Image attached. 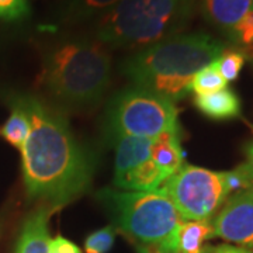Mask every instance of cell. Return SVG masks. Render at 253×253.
Instances as JSON below:
<instances>
[{"label": "cell", "mask_w": 253, "mask_h": 253, "mask_svg": "<svg viewBox=\"0 0 253 253\" xmlns=\"http://www.w3.org/2000/svg\"><path fill=\"white\" fill-rule=\"evenodd\" d=\"M246 159H248V161H246L245 165L253 172V141L248 145V148H246Z\"/></svg>", "instance_id": "24"}, {"label": "cell", "mask_w": 253, "mask_h": 253, "mask_svg": "<svg viewBox=\"0 0 253 253\" xmlns=\"http://www.w3.org/2000/svg\"><path fill=\"white\" fill-rule=\"evenodd\" d=\"M30 118L21 149L23 179L28 197L58 208L89 189L94 156L75 138L62 114L33 96L17 99Z\"/></svg>", "instance_id": "1"}, {"label": "cell", "mask_w": 253, "mask_h": 253, "mask_svg": "<svg viewBox=\"0 0 253 253\" xmlns=\"http://www.w3.org/2000/svg\"><path fill=\"white\" fill-rule=\"evenodd\" d=\"M168 177L158 168V165L151 159L135 166L121 176L114 177L116 187L124 189L126 191H152L161 189Z\"/></svg>", "instance_id": "14"}, {"label": "cell", "mask_w": 253, "mask_h": 253, "mask_svg": "<svg viewBox=\"0 0 253 253\" xmlns=\"http://www.w3.org/2000/svg\"><path fill=\"white\" fill-rule=\"evenodd\" d=\"M120 1L121 0H62L56 16L61 23H83L104 16Z\"/></svg>", "instance_id": "15"}, {"label": "cell", "mask_w": 253, "mask_h": 253, "mask_svg": "<svg viewBox=\"0 0 253 253\" xmlns=\"http://www.w3.org/2000/svg\"><path fill=\"white\" fill-rule=\"evenodd\" d=\"M55 210L51 206H42L26 218L14 245V253H49L48 221Z\"/></svg>", "instance_id": "10"}, {"label": "cell", "mask_w": 253, "mask_h": 253, "mask_svg": "<svg viewBox=\"0 0 253 253\" xmlns=\"http://www.w3.org/2000/svg\"><path fill=\"white\" fill-rule=\"evenodd\" d=\"M194 104L204 116L212 120H231L241 116V100L228 87L196 96Z\"/></svg>", "instance_id": "13"}, {"label": "cell", "mask_w": 253, "mask_h": 253, "mask_svg": "<svg viewBox=\"0 0 253 253\" xmlns=\"http://www.w3.org/2000/svg\"><path fill=\"white\" fill-rule=\"evenodd\" d=\"M30 134V118L17 100L13 101V110L7 121L0 126V136L17 149H23Z\"/></svg>", "instance_id": "17"}, {"label": "cell", "mask_w": 253, "mask_h": 253, "mask_svg": "<svg viewBox=\"0 0 253 253\" xmlns=\"http://www.w3.org/2000/svg\"><path fill=\"white\" fill-rule=\"evenodd\" d=\"M136 253H162L159 249L152 248V246H145V245L135 244Z\"/></svg>", "instance_id": "25"}, {"label": "cell", "mask_w": 253, "mask_h": 253, "mask_svg": "<svg viewBox=\"0 0 253 253\" xmlns=\"http://www.w3.org/2000/svg\"><path fill=\"white\" fill-rule=\"evenodd\" d=\"M184 221L212 219L231 196L226 172L183 165L161 189Z\"/></svg>", "instance_id": "7"}, {"label": "cell", "mask_w": 253, "mask_h": 253, "mask_svg": "<svg viewBox=\"0 0 253 253\" xmlns=\"http://www.w3.org/2000/svg\"><path fill=\"white\" fill-rule=\"evenodd\" d=\"M225 49L221 40L203 31L177 34L132 55L121 71L134 86L174 103L189 93L194 75L215 62Z\"/></svg>", "instance_id": "2"}, {"label": "cell", "mask_w": 253, "mask_h": 253, "mask_svg": "<svg viewBox=\"0 0 253 253\" xmlns=\"http://www.w3.org/2000/svg\"><path fill=\"white\" fill-rule=\"evenodd\" d=\"M196 4L197 0H121L97 20L96 38L118 48L154 45L177 36Z\"/></svg>", "instance_id": "4"}, {"label": "cell", "mask_w": 253, "mask_h": 253, "mask_svg": "<svg viewBox=\"0 0 253 253\" xmlns=\"http://www.w3.org/2000/svg\"><path fill=\"white\" fill-rule=\"evenodd\" d=\"M106 129L110 139L139 136L155 139L170 131H180L174 103L154 91L131 86L109 101Z\"/></svg>", "instance_id": "6"}, {"label": "cell", "mask_w": 253, "mask_h": 253, "mask_svg": "<svg viewBox=\"0 0 253 253\" xmlns=\"http://www.w3.org/2000/svg\"><path fill=\"white\" fill-rule=\"evenodd\" d=\"M30 13L28 0H0V18L14 21L26 17Z\"/></svg>", "instance_id": "21"}, {"label": "cell", "mask_w": 253, "mask_h": 253, "mask_svg": "<svg viewBox=\"0 0 253 253\" xmlns=\"http://www.w3.org/2000/svg\"><path fill=\"white\" fill-rule=\"evenodd\" d=\"M111 58L99 41L68 40L46 54L40 83L51 99L71 107L84 109L96 104L107 90Z\"/></svg>", "instance_id": "3"}, {"label": "cell", "mask_w": 253, "mask_h": 253, "mask_svg": "<svg viewBox=\"0 0 253 253\" xmlns=\"http://www.w3.org/2000/svg\"><path fill=\"white\" fill-rule=\"evenodd\" d=\"M215 238L212 219L183 221L177 239V253H207V241Z\"/></svg>", "instance_id": "16"}, {"label": "cell", "mask_w": 253, "mask_h": 253, "mask_svg": "<svg viewBox=\"0 0 253 253\" xmlns=\"http://www.w3.org/2000/svg\"><path fill=\"white\" fill-rule=\"evenodd\" d=\"M246 56L241 51H228L225 49L215 63L219 73L226 82H234L239 78L241 71L244 68Z\"/></svg>", "instance_id": "19"}, {"label": "cell", "mask_w": 253, "mask_h": 253, "mask_svg": "<svg viewBox=\"0 0 253 253\" xmlns=\"http://www.w3.org/2000/svg\"><path fill=\"white\" fill-rule=\"evenodd\" d=\"M49 253H82L78 245L71 242L69 239L58 235L49 242Z\"/></svg>", "instance_id": "22"}, {"label": "cell", "mask_w": 253, "mask_h": 253, "mask_svg": "<svg viewBox=\"0 0 253 253\" xmlns=\"http://www.w3.org/2000/svg\"><path fill=\"white\" fill-rule=\"evenodd\" d=\"M116 234L117 228L114 225L104 226L91 232L84 241V251L86 253H109L116 242Z\"/></svg>", "instance_id": "20"}, {"label": "cell", "mask_w": 253, "mask_h": 253, "mask_svg": "<svg viewBox=\"0 0 253 253\" xmlns=\"http://www.w3.org/2000/svg\"><path fill=\"white\" fill-rule=\"evenodd\" d=\"M207 253H253V252L248 251V249H244V248L235 246V245L222 244V245H218V246H210Z\"/></svg>", "instance_id": "23"}, {"label": "cell", "mask_w": 253, "mask_h": 253, "mask_svg": "<svg viewBox=\"0 0 253 253\" xmlns=\"http://www.w3.org/2000/svg\"><path fill=\"white\" fill-rule=\"evenodd\" d=\"M201 11L211 26L232 41L239 26L253 14V0H201Z\"/></svg>", "instance_id": "9"}, {"label": "cell", "mask_w": 253, "mask_h": 253, "mask_svg": "<svg viewBox=\"0 0 253 253\" xmlns=\"http://www.w3.org/2000/svg\"><path fill=\"white\" fill-rule=\"evenodd\" d=\"M96 197L114 221V226L129 239L162 253H177L179 231L184 219L162 190L101 189Z\"/></svg>", "instance_id": "5"}, {"label": "cell", "mask_w": 253, "mask_h": 253, "mask_svg": "<svg viewBox=\"0 0 253 253\" xmlns=\"http://www.w3.org/2000/svg\"><path fill=\"white\" fill-rule=\"evenodd\" d=\"M151 158L169 179L183 168L181 129L162 134L154 139Z\"/></svg>", "instance_id": "12"}, {"label": "cell", "mask_w": 253, "mask_h": 253, "mask_svg": "<svg viewBox=\"0 0 253 253\" xmlns=\"http://www.w3.org/2000/svg\"><path fill=\"white\" fill-rule=\"evenodd\" d=\"M116 148L114 177L151 159L154 139L139 136H117L111 139Z\"/></svg>", "instance_id": "11"}, {"label": "cell", "mask_w": 253, "mask_h": 253, "mask_svg": "<svg viewBox=\"0 0 253 253\" xmlns=\"http://www.w3.org/2000/svg\"><path fill=\"white\" fill-rule=\"evenodd\" d=\"M214 234L253 252V187L231 194L212 218Z\"/></svg>", "instance_id": "8"}, {"label": "cell", "mask_w": 253, "mask_h": 253, "mask_svg": "<svg viewBox=\"0 0 253 253\" xmlns=\"http://www.w3.org/2000/svg\"><path fill=\"white\" fill-rule=\"evenodd\" d=\"M226 86L228 82L218 71L217 63L212 62L204 66L201 71L194 75L193 81L190 83V91H194L197 96H200V94H207V93L225 89Z\"/></svg>", "instance_id": "18"}]
</instances>
